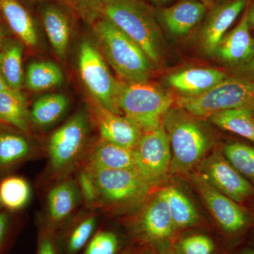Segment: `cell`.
<instances>
[{
    "label": "cell",
    "mask_w": 254,
    "mask_h": 254,
    "mask_svg": "<svg viewBox=\"0 0 254 254\" xmlns=\"http://www.w3.org/2000/svg\"><path fill=\"white\" fill-rule=\"evenodd\" d=\"M162 124L171 148L170 175H190L211 150L213 134L202 119L178 107L168 110Z\"/></svg>",
    "instance_id": "cell-1"
},
{
    "label": "cell",
    "mask_w": 254,
    "mask_h": 254,
    "mask_svg": "<svg viewBox=\"0 0 254 254\" xmlns=\"http://www.w3.org/2000/svg\"><path fill=\"white\" fill-rule=\"evenodd\" d=\"M100 16L108 19L158 65L163 54V33L154 9L143 0H104Z\"/></svg>",
    "instance_id": "cell-2"
},
{
    "label": "cell",
    "mask_w": 254,
    "mask_h": 254,
    "mask_svg": "<svg viewBox=\"0 0 254 254\" xmlns=\"http://www.w3.org/2000/svg\"><path fill=\"white\" fill-rule=\"evenodd\" d=\"M92 23L105 58L123 81L148 83L154 64L140 46L103 16Z\"/></svg>",
    "instance_id": "cell-3"
},
{
    "label": "cell",
    "mask_w": 254,
    "mask_h": 254,
    "mask_svg": "<svg viewBox=\"0 0 254 254\" xmlns=\"http://www.w3.org/2000/svg\"><path fill=\"white\" fill-rule=\"evenodd\" d=\"M89 130V115L81 110L52 133L47 145L46 172L50 180L69 176L83 163L91 145Z\"/></svg>",
    "instance_id": "cell-4"
},
{
    "label": "cell",
    "mask_w": 254,
    "mask_h": 254,
    "mask_svg": "<svg viewBox=\"0 0 254 254\" xmlns=\"http://www.w3.org/2000/svg\"><path fill=\"white\" fill-rule=\"evenodd\" d=\"M86 166L91 172L98 188L99 209L106 213H124L140 206L148 199L153 188L136 170Z\"/></svg>",
    "instance_id": "cell-5"
},
{
    "label": "cell",
    "mask_w": 254,
    "mask_h": 254,
    "mask_svg": "<svg viewBox=\"0 0 254 254\" xmlns=\"http://www.w3.org/2000/svg\"><path fill=\"white\" fill-rule=\"evenodd\" d=\"M177 106L200 119L227 110L246 109L254 113V81L228 76L208 91L194 97H179Z\"/></svg>",
    "instance_id": "cell-6"
},
{
    "label": "cell",
    "mask_w": 254,
    "mask_h": 254,
    "mask_svg": "<svg viewBox=\"0 0 254 254\" xmlns=\"http://www.w3.org/2000/svg\"><path fill=\"white\" fill-rule=\"evenodd\" d=\"M174 102L175 99L170 93L148 82L120 81L119 107L122 113L136 123L143 132L160 127Z\"/></svg>",
    "instance_id": "cell-7"
},
{
    "label": "cell",
    "mask_w": 254,
    "mask_h": 254,
    "mask_svg": "<svg viewBox=\"0 0 254 254\" xmlns=\"http://www.w3.org/2000/svg\"><path fill=\"white\" fill-rule=\"evenodd\" d=\"M190 180L208 207L225 237L237 245L254 230V218L245 205L219 191L200 174H190Z\"/></svg>",
    "instance_id": "cell-8"
},
{
    "label": "cell",
    "mask_w": 254,
    "mask_h": 254,
    "mask_svg": "<svg viewBox=\"0 0 254 254\" xmlns=\"http://www.w3.org/2000/svg\"><path fill=\"white\" fill-rule=\"evenodd\" d=\"M78 62L80 76L92 98L112 113L122 115L118 104L120 81L114 78L104 58L92 42H82Z\"/></svg>",
    "instance_id": "cell-9"
},
{
    "label": "cell",
    "mask_w": 254,
    "mask_h": 254,
    "mask_svg": "<svg viewBox=\"0 0 254 254\" xmlns=\"http://www.w3.org/2000/svg\"><path fill=\"white\" fill-rule=\"evenodd\" d=\"M145 203L128 222L131 237L147 245L168 242L177 231L162 190Z\"/></svg>",
    "instance_id": "cell-10"
},
{
    "label": "cell",
    "mask_w": 254,
    "mask_h": 254,
    "mask_svg": "<svg viewBox=\"0 0 254 254\" xmlns=\"http://www.w3.org/2000/svg\"><path fill=\"white\" fill-rule=\"evenodd\" d=\"M133 150L138 172L152 186L163 183L170 175L171 148L163 124L144 132Z\"/></svg>",
    "instance_id": "cell-11"
},
{
    "label": "cell",
    "mask_w": 254,
    "mask_h": 254,
    "mask_svg": "<svg viewBox=\"0 0 254 254\" xmlns=\"http://www.w3.org/2000/svg\"><path fill=\"white\" fill-rule=\"evenodd\" d=\"M197 168L210 185L240 204L247 206L254 198V185L232 166L222 150L207 155Z\"/></svg>",
    "instance_id": "cell-12"
},
{
    "label": "cell",
    "mask_w": 254,
    "mask_h": 254,
    "mask_svg": "<svg viewBox=\"0 0 254 254\" xmlns=\"http://www.w3.org/2000/svg\"><path fill=\"white\" fill-rule=\"evenodd\" d=\"M81 203V193L72 176L58 180L47 194L46 216L40 226L58 234L75 215Z\"/></svg>",
    "instance_id": "cell-13"
},
{
    "label": "cell",
    "mask_w": 254,
    "mask_h": 254,
    "mask_svg": "<svg viewBox=\"0 0 254 254\" xmlns=\"http://www.w3.org/2000/svg\"><path fill=\"white\" fill-rule=\"evenodd\" d=\"M247 4V0H224L208 9L199 33L200 48L213 56L217 47Z\"/></svg>",
    "instance_id": "cell-14"
},
{
    "label": "cell",
    "mask_w": 254,
    "mask_h": 254,
    "mask_svg": "<svg viewBox=\"0 0 254 254\" xmlns=\"http://www.w3.org/2000/svg\"><path fill=\"white\" fill-rule=\"evenodd\" d=\"M91 112L100 138L105 141L133 149L144 133L131 119L112 113L93 99Z\"/></svg>",
    "instance_id": "cell-15"
},
{
    "label": "cell",
    "mask_w": 254,
    "mask_h": 254,
    "mask_svg": "<svg viewBox=\"0 0 254 254\" xmlns=\"http://www.w3.org/2000/svg\"><path fill=\"white\" fill-rule=\"evenodd\" d=\"M208 9L198 0H180L154 9L159 24L176 38L187 36L204 19Z\"/></svg>",
    "instance_id": "cell-16"
},
{
    "label": "cell",
    "mask_w": 254,
    "mask_h": 254,
    "mask_svg": "<svg viewBox=\"0 0 254 254\" xmlns=\"http://www.w3.org/2000/svg\"><path fill=\"white\" fill-rule=\"evenodd\" d=\"M250 28L247 9L236 27L223 37L213 56L234 69L248 63L254 55V39Z\"/></svg>",
    "instance_id": "cell-17"
},
{
    "label": "cell",
    "mask_w": 254,
    "mask_h": 254,
    "mask_svg": "<svg viewBox=\"0 0 254 254\" xmlns=\"http://www.w3.org/2000/svg\"><path fill=\"white\" fill-rule=\"evenodd\" d=\"M38 12L55 54L65 60L72 29L71 16L63 6L53 1L40 5Z\"/></svg>",
    "instance_id": "cell-18"
},
{
    "label": "cell",
    "mask_w": 254,
    "mask_h": 254,
    "mask_svg": "<svg viewBox=\"0 0 254 254\" xmlns=\"http://www.w3.org/2000/svg\"><path fill=\"white\" fill-rule=\"evenodd\" d=\"M228 76L216 68H190L169 75L167 82L180 96L194 97L208 91Z\"/></svg>",
    "instance_id": "cell-19"
},
{
    "label": "cell",
    "mask_w": 254,
    "mask_h": 254,
    "mask_svg": "<svg viewBox=\"0 0 254 254\" xmlns=\"http://www.w3.org/2000/svg\"><path fill=\"white\" fill-rule=\"evenodd\" d=\"M82 164L91 168L138 170L133 149L101 138L90 145Z\"/></svg>",
    "instance_id": "cell-20"
},
{
    "label": "cell",
    "mask_w": 254,
    "mask_h": 254,
    "mask_svg": "<svg viewBox=\"0 0 254 254\" xmlns=\"http://www.w3.org/2000/svg\"><path fill=\"white\" fill-rule=\"evenodd\" d=\"M98 216L94 210L76 214L58 232L61 254H77L95 235Z\"/></svg>",
    "instance_id": "cell-21"
},
{
    "label": "cell",
    "mask_w": 254,
    "mask_h": 254,
    "mask_svg": "<svg viewBox=\"0 0 254 254\" xmlns=\"http://www.w3.org/2000/svg\"><path fill=\"white\" fill-rule=\"evenodd\" d=\"M0 11L8 26L23 44L38 46V31L34 19L18 0H0Z\"/></svg>",
    "instance_id": "cell-22"
},
{
    "label": "cell",
    "mask_w": 254,
    "mask_h": 254,
    "mask_svg": "<svg viewBox=\"0 0 254 254\" xmlns=\"http://www.w3.org/2000/svg\"><path fill=\"white\" fill-rule=\"evenodd\" d=\"M0 122L28 133L31 126L27 100L20 90L7 88L0 91Z\"/></svg>",
    "instance_id": "cell-23"
},
{
    "label": "cell",
    "mask_w": 254,
    "mask_h": 254,
    "mask_svg": "<svg viewBox=\"0 0 254 254\" xmlns=\"http://www.w3.org/2000/svg\"><path fill=\"white\" fill-rule=\"evenodd\" d=\"M69 101L62 93H50L40 97L30 111L31 123L40 128L53 126L64 116Z\"/></svg>",
    "instance_id": "cell-24"
},
{
    "label": "cell",
    "mask_w": 254,
    "mask_h": 254,
    "mask_svg": "<svg viewBox=\"0 0 254 254\" xmlns=\"http://www.w3.org/2000/svg\"><path fill=\"white\" fill-rule=\"evenodd\" d=\"M168 203L176 231L197 226L200 223L199 214L190 198L175 187L162 190Z\"/></svg>",
    "instance_id": "cell-25"
},
{
    "label": "cell",
    "mask_w": 254,
    "mask_h": 254,
    "mask_svg": "<svg viewBox=\"0 0 254 254\" xmlns=\"http://www.w3.org/2000/svg\"><path fill=\"white\" fill-rule=\"evenodd\" d=\"M23 43L17 40L4 41L0 49V73L12 89L21 90L23 86Z\"/></svg>",
    "instance_id": "cell-26"
},
{
    "label": "cell",
    "mask_w": 254,
    "mask_h": 254,
    "mask_svg": "<svg viewBox=\"0 0 254 254\" xmlns=\"http://www.w3.org/2000/svg\"><path fill=\"white\" fill-rule=\"evenodd\" d=\"M34 152L26 137L6 131L0 132V172L31 158Z\"/></svg>",
    "instance_id": "cell-27"
},
{
    "label": "cell",
    "mask_w": 254,
    "mask_h": 254,
    "mask_svg": "<svg viewBox=\"0 0 254 254\" xmlns=\"http://www.w3.org/2000/svg\"><path fill=\"white\" fill-rule=\"evenodd\" d=\"M215 126L232 132L254 144V113L249 110H227L208 118Z\"/></svg>",
    "instance_id": "cell-28"
},
{
    "label": "cell",
    "mask_w": 254,
    "mask_h": 254,
    "mask_svg": "<svg viewBox=\"0 0 254 254\" xmlns=\"http://www.w3.org/2000/svg\"><path fill=\"white\" fill-rule=\"evenodd\" d=\"M63 71L57 64L50 61L34 62L28 65L26 84L33 91H43L61 86Z\"/></svg>",
    "instance_id": "cell-29"
},
{
    "label": "cell",
    "mask_w": 254,
    "mask_h": 254,
    "mask_svg": "<svg viewBox=\"0 0 254 254\" xmlns=\"http://www.w3.org/2000/svg\"><path fill=\"white\" fill-rule=\"evenodd\" d=\"M31 195V187L23 177L9 176L0 182L1 205L10 211L24 208L29 202Z\"/></svg>",
    "instance_id": "cell-30"
},
{
    "label": "cell",
    "mask_w": 254,
    "mask_h": 254,
    "mask_svg": "<svg viewBox=\"0 0 254 254\" xmlns=\"http://www.w3.org/2000/svg\"><path fill=\"white\" fill-rule=\"evenodd\" d=\"M221 150L232 166L254 185V147L243 142L232 141Z\"/></svg>",
    "instance_id": "cell-31"
},
{
    "label": "cell",
    "mask_w": 254,
    "mask_h": 254,
    "mask_svg": "<svg viewBox=\"0 0 254 254\" xmlns=\"http://www.w3.org/2000/svg\"><path fill=\"white\" fill-rule=\"evenodd\" d=\"M74 179L81 195L82 203L87 210L99 209V194L93 175L86 165L81 164L74 171Z\"/></svg>",
    "instance_id": "cell-32"
},
{
    "label": "cell",
    "mask_w": 254,
    "mask_h": 254,
    "mask_svg": "<svg viewBox=\"0 0 254 254\" xmlns=\"http://www.w3.org/2000/svg\"><path fill=\"white\" fill-rule=\"evenodd\" d=\"M121 241L116 233L109 230H99L89 241L83 254H118Z\"/></svg>",
    "instance_id": "cell-33"
},
{
    "label": "cell",
    "mask_w": 254,
    "mask_h": 254,
    "mask_svg": "<svg viewBox=\"0 0 254 254\" xmlns=\"http://www.w3.org/2000/svg\"><path fill=\"white\" fill-rule=\"evenodd\" d=\"M215 251L213 240L203 234L185 237L177 244V254H215Z\"/></svg>",
    "instance_id": "cell-34"
},
{
    "label": "cell",
    "mask_w": 254,
    "mask_h": 254,
    "mask_svg": "<svg viewBox=\"0 0 254 254\" xmlns=\"http://www.w3.org/2000/svg\"><path fill=\"white\" fill-rule=\"evenodd\" d=\"M36 254H61L58 234L40 226Z\"/></svg>",
    "instance_id": "cell-35"
},
{
    "label": "cell",
    "mask_w": 254,
    "mask_h": 254,
    "mask_svg": "<svg viewBox=\"0 0 254 254\" xmlns=\"http://www.w3.org/2000/svg\"><path fill=\"white\" fill-rule=\"evenodd\" d=\"M104 0H66L83 17L93 22L100 16V9Z\"/></svg>",
    "instance_id": "cell-36"
},
{
    "label": "cell",
    "mask_w": 254,
    "mask_h": 254,
    "mask_svg": "<svg viewBox=\"0 0 254 254\" xmlns=\"http://www.w3.org/2000/svg\"><path fill=\"white\" fill-rule=\"evenodd\" d=\"M13 236L12 219L7 211L0 212V254H5Z\"/></svg>",
    "instance_id": "cell-37"
},
{
    "label": "cell",
    "mask_w": 254,
    "mask_h": 254,
    "mask_svg": "<svg viewBox=\"0 0 254 254\" xmlns=\"http://www.w3.org/2000/svg\"><path fill=\"white\" fill-rule=\"evenodd\" d=\"M234 73L235 76L254 81V55L248 63L240 67L235 68Z\"/></svg>",
    "instance_id": "cell-38"
},
{
    "label": "cell",
    "mask_w": 254,
    "mask_h": 254,
    "mask_svg": "<svg viewBox=\"0 0 254 254\" xmlns=\"http://www.w3.org/2000/svg\"><path fill=\"white\" fill-rule=\"evenodd\" d=\"M198 1L203 3L208 10L212 9L214 6H216V5L220 4V3L222 2L224 0H198Z\"/></svg>",
    "instance_id": "cell-39"
},
{
    "label": "cell",
    "mask_w": 254,
    "mask_h": 254,
    "mask_svg": "<svg viewBox=\"0 0 254 254\" xmlns=\"http://www.w3.org/2000/svg\"><path fill=\"white\" fill-rule=\"evenodd\" d=\"M247 17L250 28H254V4L251 6L250 9H247Z\"/></svg>",
    "instance_id": "cell-40"
},
{
    "label": "cell",
    "mask_w": 254,
    "mask_h": 254,
    "mask_svg": "<svg viewBox=\"0 0 254 254\" xmlns=\"http://www.w3.org/2000/svg\"><path fill=\"white\" fill-rule=\"evenodd\" d=\"M236 254H254V249L252 247H245L237 252Z\"/></svg>",
    "instance_id": "cell-41"
},
{
    "label": "cell",
    "mask_w": 254,
    "mask_h": 254,
    "mask_svg": "<svg viewBox=\"0 0 254 254\" xmlns=\"http://www.w3.org/2000/svg\"><path fill=\"white\" fill-rule=\"evenodd\" d=\"M151 2L154 3L157 6H163L164 5L171 2L173 0H150Z\"/></svg>",
    "instance_id": "cell-42"
},
{
    "label": "cell",
    "mask_w": 254,
    "mask_h": 254,
    "mask_svg": "<svg viewBox=\"0 0 254 254\" xmlns=\"http://www.w3.org/2000/svg\"><path fill=\"white\" fill-rule=\"evenodd\" d=\"M9 88L7 85H6V82H5L4 78L1 76V73H0V91H4V90Z\"/></svg>",
    "instance_id": "cell-43"
},
{
    "label": "cell",
    "mask_w": 254,
    "mask_h": 254,
    "mask_svg": "<svg viewBox=\"0 0 254 254\" xmlns=\"http://www.w3.org/2000/svg\"><path fill=\"white\" fill-rule=\"evenodd\" d=\"M137 254H156L153 252V250H150V249L145 248L144 250H142L138 252Z\"/></svg>",
    "instance_id": "cell-44"
},
{
    "label": "cell",
    "mask_w": 254,
    "mask_h": 254,
    "mask_svg": "<svg viewBox=\"0 0 254 254\" xmlns=\"http://www.w3.org/2000/svg\"><path fill=\"white\" fill-rule=\"evenodd\" d=\"M249 203H252V209H248V210H250L251 214H252V216L254 218V197L250 200V202Z\"/></svg>",
    "instance_id": "cell-45"
},
{
    "label": "cell",
    "mask_w": 254,
    "mask_h": 254,
    "mask_svg": "<svg viewBox=\"0 0 254 254\" xmlns=\"http://www.w3.org/2000/svg\"><path fill=\"white\" fill-rule=\"evenodd\" d=\"M3 43H4V36H3V32L1 31V28L0 27V49L2 46Z\"/></svg>",
    "instance_id": "cell-46"
},
{
    "label": "cell",
    "mask_w": 254,
    "mask_h": 254,
    "mask_svg": "<svg viewBox=\"0 0 254 254\" xmlns=\"http://www.w3.org/2000/svg\"><path fill=\"white\" fill-rule=\"evenodd\" d=\"M4 126L3 125V123L0 122V132L4 131Z\"/></svg>",
    "instance_id": "cell-47"
},
{
    "label": "cell",
    "mask_w": 254,
    "mask_h": 254,
    "mask_svg": "<svg viewBox=\"0 0 254 254\" xmlns=\"http://www.w3.org/2000/svg\"><path fill=\"white\" fill-rule=\"evenodd\" d=\"M39 1H66V0H39Z\"/></svg>",
    "instance_id": "cell-48"
},
{
    "label": "cell",
    "mask_w": 254,
    "mask_h": 254,
    "mask_svg": "<svg viewBox=\"0 0 254 254\" xmlns=\"http://www.w3.org/2000/svg\"><path fill=\"white\" fill-rule=\"evenodd\" d=\"M252 248L254 249V235L252 238Z\"/></svg>",
    "instance_id": "cell-49"
},
{
    "label": "cell",
    "mask_w": 254,
    "mask_h": 254,
    "mask_svg": "<svg viewBox=\"0 0 254 254\" xmlns=\"http://www.w3.org/2000/svg\"><path fill=\"white\" fill-rule=\"evenodd\" d=\"M138 254V252H128V253L125 254Z\"/></svg>",
    "instance_id": "cell-50"
},
{
    "label": "cell",
    "mask_w": 254,
    "mask_h": 254,
    "mask_svg": "<svg viewBox=\"0 0 254 254\" xmlns=\"http://www.w3.org/2000/svg\"><path fill=\"white\" fill-rule=\"evenodd\" d=\"M177 254V253H174V252H170V254Z\"/></svg>",
    "instance_id": "cell-51"
},
{
    "label": "cell",
    "mask_w": 254,
    "mask_h": 254,
    "mask_svg": "<svg viewBox=\"0 0 254 254\" xmlns=\"http://www.w3.org/2000/svg\"><path fill=\"white\" fill-rule=\"evenodd\" d=\"M1 206H2V205H1V200H0V208H1Z\"/></svg>",
    "instance_id": "cell-52"
}]
</instances>
